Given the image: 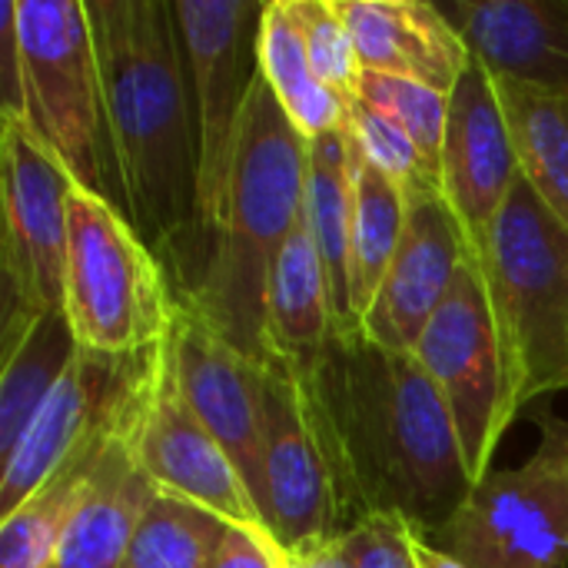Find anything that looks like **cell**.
<instances>
[{
  "mask_svg": "<svg viewBox=\"0 0 568 568\" xmlns=\"http://www.w3.org/2000/svg\"><path fill=\"white\" fill-rule=\"evenodd\" d=\"M303 376L346 532L373 513H389L433 542L469 499L473 479L453 416L419 359L356 329L336 333Z\"/></svg>",
  "mask_w": 568,
  "mask_h": 568,
  "instance_id": "1",
  "label": "cell"
},
{
  "mask_svg": "<svg viewBox=\"0 0 568 568\" xmlns=\"http://www.w3.org/2000/svg\"><path fill=\"white\" fill-rule=\"evenodd\" d=\"M93 27L116 200L160 253L196 226V116L166 0H83Z\"/></svg>",
  "mask_w": 568,
  "mask_h": 568,
  "instance_id": "2",
  "label": "cell"
},
{
  "mask_svg": "<svg viewBox=\"0 0 568 568\" xmlns=\"http://www.w3.org/2000/svg\"><path fill=\"white\" fill-rule=\"evenodd\" d=\"M306 163L310 140L293 126L266 77L256 73L206 260L193 283H180L203 316L253 363L266 359V293L276 260L303 216Z\"/></svg>",
  "mask_w": 568,
  "mask_h": 568,
  "instance_id": "3",
  "label": "cell"
},
{
  "mask_svg": "<svg viewBox=\"0 0 568 568\" xmlns=\"http://www.w3.org/2000/svg\"><path fill=\"white\" fill-rule=\"evenodd\" d=\"M476 263L496 313L509 409L519 416L568 389V226L526 173Z\"/></svg>",
  "mask_w": 568,
  "mask_h": 568,
  "instance_id": "4",
  "label": "cell"
},
{
  "mask_svg": "<svg viewBox=\"0 0 568 568\" xmlns=\"http://www.w3.org/2000/svg\"><path fill=\"white\" fill-rule=\"evenodd\" d=\"M63 313L80 349L136 356L170 333L173 283L156 250L106 196L73 186Z\"/></svg>",
  "mask_w": 568,
  "mask_h": 568,
  "instance_id": "5",
  "label": "cell"
},
{
  "mask_svg": "<svg viewBox=\"0 0 568 568\" xmlns=\"http://www.w3.org/2000/svg\"><path fill=\"white\" fill-rule=\"evenodd\" d=\"M17 37L23 77L20 123L63 163L77 186L120 206L87 3L17 0Z\"/></svg>",
  "mask_w": 568,
  "mask_h": 568,
  "instance_id": "6",
  "label": "cell"
},
{
  "mask_svg": "<svg viewBox=\"0 0 568 568\" xmlns=\"http://www.w3.org/2000/svg\"><path fill=\"white\" fill-rule=\"evenodd\" d=\"M536 419V453L476 483L436 549L469 568H568V419Z\"/></svg>",
  "mask_w": 568,
  "mask_h": 568,
  "instance_id": "7",
  "label": "cell"
},
{
  "mask_svg": "<svg viewBox=\"0 0 568 568\" xmlns=\"http://www.w3.org/2000/svg\"><path fill=\"white\" fill-rule=\"evenodd\" d=\"M180 30L196 116V226L213 236L226 196L243 110L260 73L256 40L266 3L256 0H170Z\"/></svg>",
  "mask_w": 568,
  "mask_h": 568,
  "instance_id": "8",
  "label": "cell"
},
{
  "mask_svg": "<svg viewBox=\"0 0 568 568\" xmlns=\"http://www.w3.org/2000/svg\"><path fill=\"white\" fill-rule=\"evenodd\" d=\"M413 356L436 383L463 443L473 486L493 473L503 436L516 423L486 276L469 256Z\"/></svg>",
  "mask_w": 568,
  "mask_h": 568,
  "instance_id": "9",
  "label": "cell"
},
{
  "mask_svg": "<svg viewBox=\"0 0 568 568\" xmlns=\"http://www.w3.org/2000/svg\"><path fill=\"white\" fill-rule=\"evenodd\" d=\"M263 406V519L283 552L346 536L343 499L313 413L303 369L266 356L260 363Z\"/></svg>",
  "mask_w": 568,
  "mask_h": 568,
  "instance_id": "10",
  "label": "cell"
},
{
  "mask_svg": "<svg viewBox=\"0 0 568 568\" xmlns=\"http://www.w3.org/2000/svg\"><path fill=\"white\" fill-rule=\"evenodd\" d=\"M126 419L136 463L160 496L200 506L223 523L266 529L240 469L183 399L170 333L146 353L143 373L130 393Z\"/></svg>",
  "mask_w": 568,
  "mask_h": 568,
  "instance_id": "11",
  "label": "cell"
},
{
  "mask_svg": "<svg viewBox=\"0 0 568 568\" xmlns=\"http://www.w3.org/2000/svg\"><path fill=\"white\" fill-rule=\"evenodd\" d=\"M73 176L50 156L27 123L0 116V273L3 316L63 310Z\"/></svg>",
  "mask_w": 568,
  "mask_h": 568,
  "instance_id": "12",
  "label": "cell"
},
{
  "mask_svg": "<svg viewBox=\"0 0 568 568\" xmlns=\"http://www.w3.org/2000/svg\"><path fill=\"white\" fill-rule=\"evenodd\" d=\"M170 353L183 399L226 449L263 513V406L260 363L243 356L173 283ZM266 523V519H263Z\"/></svg>",
  "mask_w": 568,
  "mask_h": 568,
  "instance_id": "13",
  "label": "cell"
},
{
  "mask_svg": "<svg viewBox=\"0 0 568 568\" xmlns=\"http://www.w3.org/2000/svg\"><path fill=\"white\" fill-rule=\"evenodd\" d=\"M523 180V160L496 80L473 60L459 87L449 93V123L439 163V193L456 213L473 260Z\"/></svg>",
  "mask_w": 568,
  "mask_h": 568,
  "instance_id": "14",
  "label": "cell"
},
{
  "mask_svg": "<svg viewBox=\"0 0 568 568\" xmlns=\"http://www.w3.org/2000/svg\"><path fill=\"white\" fill-rule=\"evenodd\" d=\"M146 353H77L73 366L47 396L17 449L0 463V523L13 516L87 439L113 423L143 369Z\"/></svg>",
  "mask_w": 568,
  "mask_h": 568,
  "instance_id": "15",
  "label": "cell"
},
{
  "mask_svg": "<svg viewBox=\"0 0 568 568\" xmlns=\"http://www.w3.org/2000/svg\"><path fill=\"white\" fill-rule=\"evenodd\" d=\"M466 233L439 190H406V226L373 310L359 329L396 353H413L469 260Z\"/></svg>",
  "mask_w": 568,
  "mask_h": 568,
  "instance_id": "16",
  "label": "cell"
},
{
  "mask_svg": "<svg viewBox=\"0 0 568 568\" xmlns=\"http://www.w3.org/2000/svg\"><path fill=\"white\" fill-rule=\"evenodd\" d=\"M439 7L493 80L568 97V0H449Z\"/></svg>",
  "mask_w": 568,
  "mask_h": 568,
  "instance_id": "17",
  "label": "cell"
},
{
  "mask_svg": "<svg viewBox=\"0 0 568 568\" xmlns=\"http://www.w3.org/2000/svg\"><path fill=\"white\" fill-rule=\"evenodd\" d=\"M363 70L406 77L453 93L473 53L439 3L423 0H339Z\"/></svg>",
  "mask_w": 568,
  "mask_h": 568,
  "instance_id": "18",
  "label": "cell"
},
{
  "mask_svg": "<svg viewBox=\"0 0 568 568\" xmlns=\"http://www.w3.org/2000/svg\"><path fill=\"white\" fill-rule=\"evenodd\" d=\"M126 409H130V396L116 416V426L110 433L97 479H93L83 506L70 519L47 568H120L150 503L160 496L156 486L146 479V473L136 463Z\"/></svg>",
  "mask_w": 568,
  "mask_h": 568,
  "instance_id": "19",
  "label": "cell"
},
{
  "mask_svg": "<svg viewBox=\"0 0 568 568\" xmlns=\"http://www.w3.org/2000/svg\"><path fill=\"white\" fill-rule=\"evenodd\" d=\"M0 463L73 366L80 343L63 310L0 320Z\"/></svg>",
  "mask_w": 568,
  "mask_h": 568,
  "instance_id": "20",
  "label": "cell"
},
{
  "mask_svg": "<svg viewBox=\"0 0 568 568\" xmlns=\"http://www.w3.org/2000/svg\"><path fill=\"white\" fill-rule=\"evenodd\" d=\"M336 336L333 290L306 213L296 220L266 293V356L310 369Z\"/></svg>",
  "mask_w": 568,
  "mask_h": 568,
  "instance_id": "21",
  "label": "cell"
},
{
  "mask_svg": "<svg viewBox=\"0 0 568 568\" xmlns=\"http://www.w3.org/2000/svg\"><path fill=\"white\" fill-rule=\"evenodd\" d=\"M116 416L106 429H100L93 439H87L13 516H7L0 523V568L50 566L70 519L77 516V509L83 506V499L97 479V469L103 463Z\"/></svg>",
  "mask_w": 568,
  "mask_h": 568,
  "instance_id": "22",
  "label": "cell"
},
{
  "mask_svg": "<svg viewBox=\"0 0 568 568\" xmlns=\"http://www.w3.org/2000/svg\"><path fill=\"white\" fill-rule=\"evenodd\" d=\"M303 213L320 250V260L333 290L336 333H356L359 323L349 303V226H353V173L346 130H333L310 140L306 163V200Z\"/></svg>",
  "mask_w": 568,
  "mask_h": 568,
  "instance_id": "23",
  "label": "cell"
},
{
  "mask_svg": "<svg viewBox=\"0 0 568 568\" xmlns=\"http://www.w3.org/2000/svg\"><path fill=\"white\" fill-rule=\"evenodd\" d=\"M256 57L260 73L266 77L280 106L306 140H320L333 130H343L349 103H343L316 80L293 0H270L263 7Z\"/></svg>",
  "mask_w": 568,
  "mask_h": 568,
  "instance_id": "24",
  "label": "cell"
},
{
  "mask_svg": "<svg viewBox=\"0 0 568 568\" xmlns=\"http://www.w3.org/2000/svg\"><path fill=\"white\" fill-rule=\"evenodd\" d=\"M353 226H349V303L356 323L373 310L406 226V190L376 170L349 140Z\"/></svg>",
  "mask_w": 568,
  "mask_h": 568,
  "instance_id": "25",
  "label": "cell"
},
{
  "mask_svg": "<svg viewBox=\"0 0 568 568\" xmlns=\"http://www.w3.org/2000/svg\"><path fill=\"white\" fill-rule=\"evenodd\" d=\"M526 180L568 226V97L496 80Z\"/></svg>",
  "mask_w": 568,
  "mask_h": 568,
  "instance_id": "26",
  "label": "cell"
},
{
  "mask_svg": "<svg viewBox=\"0 0 568 568\" xmlns=\"http://www.w3.org/2000/svg\"><path fill=\"white\" fill-rule=\"evenodd\" d=\"M223 519L183 499L156 496L120 568H206Z\"/></svg>",
  "mask_w": 568,
  "mask_h": 568,
  "instance_id": "27",
  "label": "cell"
},
{
  "mask_svg": "<svg viewBox=\"0 0 568 568\" xmlns=\"http://www.w3.org/2000/svg\"><path fill=\"white\" fill-rule=\"evenodd\" d=\"M356 100L383 110L386 116H393L409 133V140L423 153L426 166L439 180L446 123H449V93H443L436 87H426V83H416V80H406V77L363 70Z\"/></svg>",
  "mask_w": 568,
  "mask_h": 568,
  "instance_id": "28",
  "label": "cell"
},
{
  "mask_svg": "<svg viewBox=\"0 0 568 568\" xmlns=\"http://www.w3.org/2000/svg\"><path fill=\"white\" fill-rule=\"evenodd\" d=\"M293 10L303 27L316 80L326 90H333L343 103H353L363 80V60L339 10V0H293Z\"/></svg>",
  "mask_w": 568,
  "mask_h": 568,
  "instance_id": "29",
  "label": "cell"
},
{
  "mask_svg": "<svg viewBox=\"0 0 568 568\" xmlns=\"http://www.w3.org/2000/svg\"><path fill=\"white\" fill-rule=\"evenodd\" d=\"M343 130L349 133L356 150L376 170H383L389 180H396L403 190H439L436 173L426 166L423 153L409 140V133L383 110H376L363 100H353L346 110Z\"/></svg>",
  "mask_w": 568,
  "mask_h": 568,
  "instance_id": "30",
  "label": "cell"
},
{
  "mask_svg": "<svg viewBox=\"0 0 568 568\" xmlns=\"http://www.w3.org/2000/svg\"><path fill=\"white\" fill-rule=\"evenodd\" d=\"M419 539L423 536L403 516L373 513L339 536V549L349 568H423Z\"/></svg>",
  "mask_w": 568,
  "mask_h": 568,
  "instance_id": "31",
  "label": "cell"
},
{
  "mask_svg": "<svg viewBox=\"0 0 568 568\" xmlns=\"http://www.w3.org/2000/svg\"><path fill=\"white\" fill-rule=\"evenodd\" d=\"M286 566V552L280 549V542L270 536V529L263 526H240V523H226L206 568H283Z\"/></svg>",
  "mask_w": 568,
  "mask_h": 568,
  "instance_id": "32",
  "label": "cell"
},
{
  "mask_svg": "<svg viewBox=\"0 0 568 568\" xmlns=\"http://www.w3.org/2000/svg\"><path fill=\"white\" fill-rule=\"evenodd\" d=\"M0 116L23 120V77H20L17 0H0Z\"/></svg>",
  "mask_w": 568,
  "mask_h": 568,
  "instance_id": "33",
  "label": "cell"
},
{
  "mask_svg": "<svg viewBox=\"0 0 568 568\" xmlns=\"http://www.w3.org/2000/svg\"><path fill=\"white\" fill-rule=\"evenodd\" d=\"M283 568H349V566H346V556H343V549H339V539H329V542H316V546H306V549L286 552V566Z\"/></svg>",
  "mask_w": 568,
  "mask_h": 568,
  "instance_id": "34",
  "label": "cell"
},
{
  "mask_svg": "<svg viewBox=\"0 0 568 568\" xmlns=\"http://www.w3.org/2000/svg\"><path fill=\"white\" fill-rule=\"evenodd\" d=\"M419 566L423 568H469V566H463L459 559L446 556L443 549H436V546H433V542H426V539H419Z\"/></svg>",
  "mask_w": 568,
  "mask_h": 568,
  "instance_id": "35",
  "label": "cell"
}]
</instances>
